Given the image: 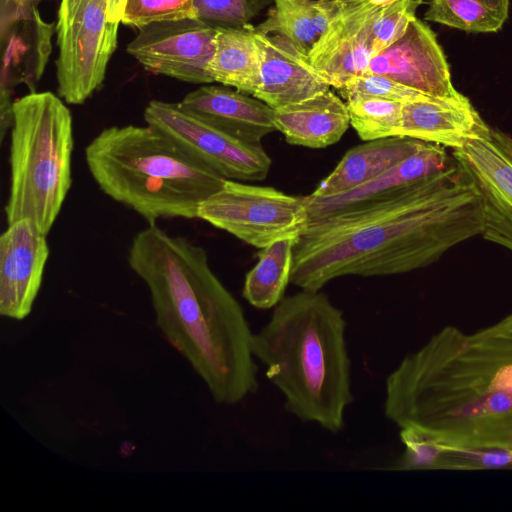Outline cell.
<instances>
[{"label": "cell", "mask_w": 512, "mask_h": 512, "mask_svg": "<svg viewBox=\"0 0 512 512\" xmlns=\"http://www.w3.org/2000/svg\"><path fill=\"white\" fill-rule=\"evenodd\" d=\"M483 228L480 195L453 160L383 197L308 222L295 240L290 283L321 290L347 275L411 272L481 235Z\"/></svg>", "instance_id": "6da1fadb"}, {"label": "cell", "mask_w": 512, "mask_h": 512, "mask_svg": "<svg viewBox=\"0 0 512 512\" xmlns=\"http://www.w3.org/2000/svg\"><path fill=\"white\" fill-rule=\"evenodd\" d=\"M383 409L445 448L512 453V311L473 332L432 334L387 376Z\"/></svg>", "instance_id": "7a4b0ae2"}, {"label": "cell", "mask_w": 512, "mask_h": 512, "mask_svg": "<svg viewBox=\"0 0 512 512\" xmlns=\"http://www.w3.org/2000/svg\"><path fill=\"white\" fill-rule=\"evenodd\" d=\"M127 261L148 288L158 329L213 400L235 405L255 394L253 332L240 303L212 271L206 250L153 224L133 236Z\"/></svg>", "instance_id": "3957f363"}, {"label": "cell", "mask_w": 512, "mask_h": 512, "mask_svg": "<svg viewBox=\"0 0 512 512\" xmlns=\"http://www.w3.org/2000/svg\"><path fill=\"white\" fill-rule=\"evenodd\" d=\"M343 312L320 290L283 297L252 336V353L284 397L285 409L332 432L353 402Z\"/></svg>", "instance_id": "277c9868"}, {"label": "cell", "mask_w": 512, "mask_h": 512, "mask_svg": "<svg viewBox=\"0 0 512 512\" xmlns=\"http://www.w3.org/2000/svg\"><path fill=\"white\" fill-rule=\"evenodd\" d=\"M85 160L100 190L148 225L162 218H198L201 203L225 181L147 123L104 128L86 146Z\"/></svg>", "instance_id": "5b68a950"}, {"label": "cell", "mask_w": 512, "mask_h": 512, "mask_svg": "<svg viewBox=\"0 0 512 512\" xmlns=\"http://www.w3.org/2000/svg\"><path fill=\"white\" fill-rule=\"evenodd\" d=\"M73 120L49 91L30 92L12 107L8 224L30 220L48 235L72 185Z\"/></svg>", "instance_id": "8992f818"}, {"label": "cell", "mask_w": 512, "mask_h": 512, "mask_svg": "<svg viewBox=\"0 0 512 512\" xmlns=\"http://www.w3.org/2000/svg\"><path fill=\"white\" fill-rule=\"evenodd\" d=\"M198 218L259 249L297 238L308 224L304 196L230 179L201 203Z\"/></svg>", "instance_id": "52a82bcc"}, {"label": "cell", "mask_w": 512, "mask_h": 512, "mask_svg": "<svg viewBox=\"0 0 512 512\" xmlns=\"http://www.w3.org/2000/svg\"><path fill=\"white\" fill-rule=\"evenodd\" d=\"M144 120L225 179L261 181L269 173L271 159L261 144L223 132L180 102L151 100L144 109Z\"/></svg>", "instance_id": "ba28073f"}, {"label": "cell", "mask_w": 512, "mask_h": 512, "mask_svg": "<svg viewBox=\"0 0 512 512\" xmlns=\"http://www.w3.org/2000/svg\"><path fill=\"white\" fill-rule=\"evenodd\" d=\"M119 24L108 20L106 0H82L73 19L56 27L58 94L66 103L82 104L102 85Z\"/></svg>", "instance_id": "9c48e42d"}, {"label": "cell", "mask_w": 512, "mask_h": 512, "mask_svg": "<svg viewBox=\"0 0 512 512\" xmlns=\"http://www.w3.org/2000/svg\"><path fill=\"white\" fill-rule=\"evenodd\" d=\"M451 155L480 195L481 236L512 252V137L483 121Z\"/></svg>", "instance_id": "30bf717a"}, {"label": "cell", "mask_w": 512, "mask_h": 512, "mask_svg": "<svg viewBox=\"0 0 512 512\" xmlns=\"http://www.w3.org/2000/svg\"><path fill=\"white\" fill-rule=\"evenodd\" d=\"M216 33L217 27L197 18L152 22L138 29L127 52L153 74L209 84Z\"/></svg>", "instance_id": "8fae6325"}, {"label": "cell", "mask_w": 512, "mask_h": 512, "mask_svg": "<svg viewBox=\"0 0 512 512\" xmlns=\"http://www.w3.org/2000/svg\"><path fill=\"white\" fill-rule=\"evenodd\" d=\"M54 29L41 18L35 3L1 0V142L12 125V91L20 84L36 91L52 50Z\"/></svg>", "instance_id": "7c38bea8"}, {"label": "cell", "mask_w": 512, "mask_h": 512, "mask_svg": "<svg viewBox=\"0 0 512 512\" xmlns=\"http://www.w3.org/2000/svg\"><path fill=\"white\" fill-rule=\"evenodd\" d=\"M382 6L344 3L309 51L312 66L336 89L367 73L373 58V28Z\"/></svg>", "instance_id": "4fadbf2b"}, {"label": "cell", "mask_w": 512, "mask_h": 512, "mask_svg": "<svg viewBox=\"0 0 512 512\" xmlns=\"http://www.w3.org/2000/svg\"><path fill=\"white\" fill-rule=\"evenodd\" d=\"M47 235L28 219L8 224L0 237V314L23 320L32 311L49 257Z\"/></svg>", "instance_id": "5bb4252c"}, {"label": "cell", "mask_w": 512, "mask_h": 512, "mask_svg": "<svg viewBox=\"0 0 512 512\" xmlns=\"http://www.w3.org/2000/svg\"><path fill=\"white\" fill-rule=\"evenodd\" d=\"M367 73L389 77L433 97L456 95L448 62L433 30L415 18L404 35L370 61Z\"/></svg>", "instance_id": "9a60e30c"}, {"label": "cell", "mask_w": 512, "mask_h": 512, "mask_svg": "<svg viewBox=\"0 0 512 512\" xmlns=\"http://www.w3.org/2000/svg\"><path fill=\"white\" fill-rule=\"evenodd\" d=\"M253 32L261 56L255 98L278 109L330 89L308 54L290 40L278 34Z\"/></svg>", "instance_id": "2e32d148"}, {"label": "cell", "mask_w": 512, "mask_h": 512, "mask_svg": "<svg viewBox=\"0 0 512 512\" xmlns=\"http://www.w3.org/2000/svg\"><path fill=\"white\" fill-rule=\"evenodd\" d=\"M484 120L462 93L403 103L396 136L451 150L461 148Z\"/></svg>", "instance_id": "e0dca14e"}, {"label": "cell", "mask_w": 512, "mask_h": 512, "mask_svg": "<svg viewBox=\"0 0 512 512\" xmlns=\"http://www.w3.org/2000/svg\"><path fill=\"white\" fill-rule=\"evenodd\" d=\"M180 103L216 128L248 143L261 144L266 135L276 130L275 110L238 90L203 85Z\"/></svg>", "instance_id": "ac0fdd59"}, {"label": "cell", "mask_w": 512, "mask_h": 512, "mask_svg": "<svg viewBox=\"0 0 512 512\" xmlns=\"http://www.w3.org/2000/svg\"><path fill=\"white\" fill-rule=\"evenodd\" d=\"M453 160L444 147L424 143L409 157L353 189L328 197L304 196L308 222L383 197L445 169Z\"/></svg>", "instance_id": "d6986e66"}, {"label": "cell", "mask_w": 512, "mask_h": 512, "mask_svg": "<svg viewBox=\"0 0 512 512\" xmlns=\"http://www.w3.org/2000/svg\"><path fill=\"white\" fill-rule=\"evenodd\" d=\"M274 110L276 130L288 143L308 148L338 142L351 125L346 102L330 89Z\"/></svg>", "instance_id": "ffe728a7"}, {"label": "cell", "mask_w": 512, "mask_h": 512, "mask_svg": "<svg viewBox=\"0 0 512 512\" xmlns=\"http://www.w3.org/2000/svg\"><path fill=\"white\" fill-rule=\"evenodd\" d=\"M424 143L409 137L392 136L358 145L345 153L311 195L328 197L353 189L409 157Z\"/></svg>", "instance_id": "44dd1931"}, {"label": "cell", "mask_w": 512, "mask_h": 512, "mask_svg": "<svg viewBox=\"0 0 512 512\" xmlns=\"http://www.w3.org/2000/svg\"><path fill=\"white\" fill-rule=\"evenodd\" d=\"M261 56L253 29L217 27L209 67L214 82L253 95L260 80Z\"/></svg>", "instance_id": "7402d4cb"}, {"label": "cell", "mask_w": 512, "mask_h": 512, "mask_svg": "<svg viewBox=\"0 0 512 512\" xmlns=\"http://www.w3.org/2000/svg\"><path fill=\"white\" fill-rule=\"evenodd\" d=\"M337 0H274L255 32L284 36L307 54L343 6Z\"/></svg>", "instance_id": "603a6c76"}, {"label": "cell", "mask_w": 512, "mask_h": 512, "mask_svg": "<svg viewBox=\"0 0 512 512\" xmlns=\"http://www.w3.org/2000/svg\"><path fill=\"white\" fill-rule=\"evenodd\" d=\"M296 238L282 239L261 249L247 273L242 289L245 300L257 309L274 308L290 283Z\"/></svg>", "instance_id": "cb8c5ba5"}, {"label": "cell", "mask_w": 512, "mask_h": 512, "mask_svg": "<svg viewBox=\"0 0 512 512\" xmlns=\"http://www.w3.org/2000/svg\"><path fill=\"white\" fill-rule=\"evenodd\" d=\"M509 5L510 0H431L424 19L466 32H497Z\"/></svg>", "instance_id": "d4e9b609"}, {"label": "cell", "mask_w": 512, "mask_h": 512, "mask_svg": "<svg viewBox=\"0 0 512 512\" xmlns=\"http://www.w3.org/2000/svg\"><path fill=\"white\" fill-rule=\"evenodd\" d=\"M350 124L365 141L396 136L403 103L373 97L345 101Z\"/></svg>", "instance_id": "484cf974"}, {"label": "cell", "mask_w": 512, "mask_h": 512, "mask_svg": "<svg viewBox=\"0 0 512 512\" xmlns=\"http://www.w3.org/2000/svg\"><path fill=\"white\" fill-rule=\"evenodd\" d=\"M422 3V0H394L380 8L373 28V57L404 35Z\"/></svg>", "instance_id": "4316f807"}, {"label": "cell", "mask_w": 512, "mask_h": 512, "mask_svg": "<svg viewBox=\"0 0 512 512\" xmlns=\"http://www.w3.org/2000/svg\"><path fill=\"white\" fill-rule=\"evenodd\" d=\"M337 90L345 101L373 97L406 103L429 96L389 77L374 73H366L354 78Z\"/></svg>", "instance_id": "83f0119b"}, {"label": "cell", "mask_w": 512, "mask_h": 512, "mask_svg": "<svg viewBox=\"0 0 512 512\" xmlns=\"http://www.w3.org/2000/svg\"><path fill=\"white\" fill-rule=\"evenodd\" d=\"M196 18L193 0H127L121 23L141 28L157 21Z\"/></svg>", "instance_id": "f1b7e54d"}, {"label": "cell", "mask_w": 512, "mask_h": 512, "mask_svg": "<svg viewBox=\"0 0 512 512\" xmlns=\"http://www.w3.org/2000/svg\"><path fill=\"white\" fill-rule=\"evenodd\" d=\"M195 17L214 27H243L250 18L248 0H193Z\"/></svg>", "instance_id": "f546056e"}, {"label": "cell", "mask_w": 512, "mask_h": 512, "mask_svg": "<svg viewBox=\"0 0 512 512\" xmlns=\"http://www.w3.org/2000/svg\"><path fill=\"white\" fill-rule=\"evenodd\" d=\"M82 0H61L56 27L68 24L75 16Z\"/></svg>", "instance_id": "4dcf8cb0"}, {"label": "cell", "mask_w": 512, "mask_h": 512, "mask_svg": "<svg viewBox=\"0 0 512 512\" xmlns=\"http://www.w3.org/2000/svg\"><path fill=\"white\" fill-rule=\"evenodd\" d=\"M127 0H106L107 18L112 22H121Z\"/></svg>", "instance_id": "1f68e13d"}, {"label": "cell", "mask_w": 512, "mask_h": 512, "mask_svg": "<svg viewBox=\"0 0 512 512\" xmlns=\"http://www.w3.org/2000/svg\"><path fill=\"white\" fill-rule=\"evenodd\" d=\"M366 1L376 6H385L394 0H357V2Z\"/></svg>", "instance_id": "d6a6232c"}, {"label": "cell", "mask_w": 512, "mask_h": 512, "mask_svg": "<svg viewBox=\"0 0 512 512\" xmlns=\"http://www.w3.org/2000/svg\"><path fill=\"white\" fill-rule=\"evenodd\" d=\"M15 1L36 3V2H38V1H40V0H15Z\"/></svg>", "instance_id": "836d02e7"}, {"label": "cell", "mask_w": 512, "mask_h": 512, "mask_svg": "<svg viewBox=\"0 0 512 512\" xmlns=\"http://www.w3.org/2000/svg\"><path fill=\"white\" fill-rule=\"evenodd\" d=\"M337 1H341L343 3L357 2V0H337Z\"/></svg>", "instance_id": "e575fe53"}]
</instances>
